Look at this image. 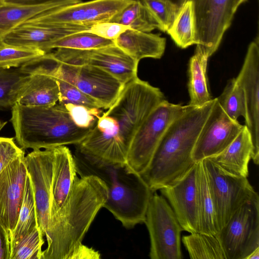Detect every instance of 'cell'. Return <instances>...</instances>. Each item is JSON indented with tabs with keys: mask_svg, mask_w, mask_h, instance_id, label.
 I'll use <instances>...</instances> for the list:
<instances>
[{
	"mask_svg": "<svg viewBox=\"0 0 259 259\" xmlns=\"http://www.w3.org/2000/svg\"><path fill=\"white\" fill-rule=\"evenodd\" d=\"M166 100L156 87L138 77L123 86L118 97L99 116L86 138L76 149L101 160L126 163L137 131L160 103Z\"/></svg>",
	"mask_w": 259,
	"mask_h": 259,
	"instance_id": "1",
	"label": "cell"
},
{
	"mask_svg": "<svg viewBox=\"0 0 259 259\" xmlns=\"http://www.w3.org/2000/svg\"><path fill=\"white\" fill-rule=\"evenodd\" d=\"M12 246L10 237L0 224V259H10Z\"/></svg>",
	"mask_w": 259,
	"mask_h": 259,
	"instance_id": "42",
	"label": "cell"
},
{
	"mask_svg": "<svg viewBox=\"0 0 259 259\" xmlns=\"http://www.w3.org/2000/svg\"><path fill=\"white\" fill-rule=\"evenodd\" d=\"M77 174L92 175L101 179L108 188L103 207L126 229L144 223L147 208L153 193L141 176L126 163L105 161L76 149L73 155Z\"/></svg>",
	"mask_w": 259,
	"mask_h": 259,
	"instance_id": "4",
	"label": "cell"
},
{
	"mask_svg": "<svg viewBox=\"0 0 259 259\" xmlns=\"http://www.w3.org/2000/svg\"><path fill=\"white\" fill-rule=\"evenodd\" d=\"M73 122L80 128H91L101 115L100 109H90L83 106L71 104L64 105Z\"/></svg>",
	"mask_w": 259,
	"mask_h": 259,
	"instance_id": "38",
	"label": "cell"
},
{
	"mask_svg": "<svg viewBox=\"0 0 259 259\" xmlns=\"http://www.w3.org/2000/svg\"><path fill=\"white\" fill-rule=\"evenodd\" d=\"M10 121L15 139L22 149H51L78 145L91 128H80L72 121L63 105L29 107L16 103L11 108Z\"/></svg>",
	"mask_w": 259,
	"mask_h": 259,
	"instance_id": "5",
	"label": "cell"
},
{
	"mask_svg": "<svg viewBox=\"0 0 259 259\" xmlns=\"http://www.w3.org/2000/svg\"><path fill=\"white\" fill-rule=\"evenodd\" d=\"M142 1V0H141ZM176 5L179 9L187 1V0H167Z\"/></svg>",
	"mask_w": 259,
	"mask_h": 259,
	"instance_id": "46",
	"label": "cell"
},
{
	"mask_svg": "<svg viewBox=\"0 0 259 259\" xmlns=\"http://www.w3.org/2000/svg\"><path fill=\"white\" fill-rule=\"evenodd\" d=\"M243 125L224 112L217 98L204 123L194 147L192 157L195 162L216 155L235 139Z\"/></svg>",
	"mask_w": 259,
	"mask_h": 259,
	"instance_id": "14",
	"label": "cell"
},
{
	"mask_svg": "<svg viewBox=\"0 0 259 259\" xmlns=\"http://www.w3.org/2000/svg\"><path fill=\"white\" fill-rule=\"evenodd\" d=\"M100 258V254L98 251L81 243L73 249L68 259Z\"/></svg>",
	"mask_w": 259,
	"mask_h": 259,
	"instance_id": "41",
	"label": "cell"
},
{
	"mask_svg": "<svg viewBox=\"0 0 259 259\" xmlns=\"http://www.w3.org/2000/svg\"><path fill=\"white\" fill-rule=\"evenodd\" d=\"M91 27L79 25H37L23 23L6 34L2 38L1 43L38 48L46 52V47L50 43L73 33L90 31Z\"/></svg>",
	"mask_w": 259,
	"mask_h": 259,
	"instance_id": "19",
	"label": "cell"
},
{
	"mask_svg": "<svg viewBox=\"0 0 259 259\" xmlns=\"http://www.w3.org/2000/svg\"><path fill=\"white\" fill-rule=\"evenodd\" d=\"M208 56L203 48L197 45L195 53L189 63L188 88L190 96L188 105L198 107L213 99L208 90L206 69Z\"/></svg>",
	"mask_w": 259,
	"mask_h": 259,
	"instance_id": "25",
	"label": "cell"
},
{
	"mask_svg": "<svg viewBox=\"0 0 259 259\" xmlns=\"http://www.w3.org/2000/svg\"><path fill=\"white\" fill-rule=\"evenodd\" d=\"M29 74L42 73L63 79L76 87L107 109L115 102L123 84L116 77L95 66L73 65L56 60L51 53L36 58L26 65Z\"/></svg>",
	"mask_w": 259,
	"mask_h": 259,
	"instance_id": "6",
	"label": "cell"
},
{
	"mask_svg": "<svg viewBox=\"0 0 259 259\" xmlns=\"http://www.w3.org/2000/svg\"><path fill=\"white\" fill-rule=\"evenodd\" d=\"M197 189L199 232L217 235L219 228L202 161L198 162Z\"/></svg>",
	"mask_w": 259,
	"mask_h": 259,
	"instance_id": "26",
	"label": "cell"
},
{
	"mask_svg": "<svg viewBox=\"0 0 259 259\" xmlns=\"http://www.w3.org/2000/svg\"><path fill=\"white\" fill-rule=\"evenodd\" d=\"M189 107L165 100L151 112L137 131L129 148L126 164L133 171L141 175L146 169L169 125Z\"/></svg>",
	"mask_w": 259,
	"mask_h": 259,
	"instance_id": "7",
	"label": "cell"
},
{
	"mask_svg": "<svg viewBox=\"0 0 259 259\" xmlns=\"http://www.w3.org/2000/svg\"><path fill=\"white\" fill-rule=\"evenodd\" d=\"M53 149L33 150L24 157L33 193L37 225L44 237L49 221Z\"/></svg>",
	"mask_w": 259,
	"mask_h": 259,
	"instance_id": "15",
	"label": "cell"
},
{
	"mask_svg": "<svg viewBox=\"0 0 259 259\" xmlns=\"http://www.w3.org/2000/svg\"><path fill=\"white\" fill-rule=\"evenodd\" d=\"M148 229L151 259H182L181 233L184 231L169 203L152 193L144 221Z\"/></svg>",
	"mask_w": 259,
	"mask_h": 259,
	"instance_id": "8",
	"label": "cell"
},
{
	"mask_svg": "<svg viewBox=\"0 0 259 259\" xmlns=\"http://www.w3.org/2000/svg\"><path fill=\"white\" fill-rule=\"evenodd\" d=\"M48 0H5V2L10 4H35L42 3Z\"/></svg>",
	"mask_w": 259,
	"mask_h": 259,
	"instance_id": "43",
	"label": "cell"
},
{
	"mask_svg": "<svg viewBox=\"0 0 259 259\" xmlns=\"http://www.w3.org/2000/svg\"><path fill=\"white\" fill-rule=\"evenodd\" d=\"M60 91L54 76L42 73L28 74L18 92L16 103L29 107H48L59 101Z\"/></svg>",
	"mask_w": 259,
	"mask_h": 259,
	"instance_id": "21",
	"label": "cell"
},
{
	"mask_svg": "<svg viewBox=\"0 0 259 259\" xmlns=\"http://www.w3.org/2000/svg\"><path fill=\"white\" fill-rule=\"evenodd\" d=\"M5 2V0H0V4L3 3Z\"/></svg>",
	"mask_w": 259,
	"mask_h": 259,
	"instance_id": "48",
	"label": "cell"
},
{
	"mask_svg": "<svg viewBox=\"0 0 259 259\" xmlns=\"http://www.w3.org/2000/svg\"><path fill=\"white\" fill-rule=\"evenodd\" d=\"M166 32L174 21L179 9L167 0H142Z\"/></svg>",
	"mask_w": 259,
	"mask_h": 259,
	"instance_id": "37",
	"label": "cell"
},
{
	"mask_svg": "<svg viewBox=\"0 0 259 259\" xmlns=\"http://www.w3.org/2000/svg\"><path fill=\"white\" fill-rule=\"evenodd\" d=\"M215 101L213 99L201 106L190 105L169 125L140 175L152 192L174 183L194 165L192 153Z\"/></svg>",
	"mask_w": 259,
	"mask_h": 259,
	"instance_id": "3",
	"label": "cell"
},
{
	"mask_svg": "<svg viewBox=\"0 0 259 259\" xmlns=\"http://www.w3.org/2000/svg\"><path fill=\"white\" fill-rule=\"evenodd\" d=\"M23 152L0 172V224L11 236L21 207L27 175Z\"/></svg>",
	"mask_w": 259,
	"mask_h": 259,
	"instance_id": "17",
	"label": "cell"
},
{
	"mask_svg": "<svg viewBox=\"0 0 259 259\" xmlns=\"http://www.w3.org/2000/svg\"><path fill=\"white\" fill-rule=\"evenodd\" d=\"M246 1L247 0H233L232 10L234 14L240 6Z\"/></svg>",
	"mask_w": 259,
	"mask_h": 259,
	"instance_id": "44",
	"label": "cell"
},
{
	"mask_svg": "<svg viewBox=\"0 0 259 259\" xmlns=\"http://www.w3.org/2000/svg\"><path fill=\"white\" fill-rule=\"evenodd\" d=\"M52 54L61 63L73 65H89L103 69L124 85L138 77L139 62L115 45L84 50L59 48Z\"/></svg>",
	"mask_w": 259,
	"mask_h": 259,
	"instance_id": "12",
	"label": "cell"
},
{
	"mask_svg": "<svg viewBox=\"0 0 259 259\" xmlns=\"http://www.w3.org/2000/svg\"><path fill=\"white\" fill-rule=\"evenodd\" d=\"M197 26V45L208 57L218 50L234 14L233 0H192Z\"/></svg>",
	"mask_w": 259,
	"mask_h": 259,
	"instance_id": "13",
	"label": "cell"
},
{
	"mask_svg": "<svg viewBox=\"0 0 259 259\" xmlns=\"http://www.w3.org/2000/svg\"><path fill=\"white\" fill-rule=\"evenodd\" d=\"M133 1H81L39 15L24 23L37 25H79L91 27L97 23L110 21Z\"/></svg>",
	"mask_w": 259,
	"mask_h": 259,
	"instance_id": "11",
	"label": "cell"
},
{
	"mask_svg": "<svg viewBox=\"0 0 259 259\" xmlns=\"http://www.w3.org/2000/svg\"><path fill=\"white\" fill-rule=\"evenodd\" d=\"M24 152L14 138L0 137V172L14 159Z\"/></svg>",
	"mask_w": 259,
	"mask_h": 259,
	"instance_id": "40",
	"label": "cell"
},
{
	"mask_svg": "<svg viewBox=\"0 0 259 259\" xmlns=\"http://www.w3.org/2000/svg\"><path fill=\"white\" fill-rule=\"evenodd\" d=\"M252 154L251 135L244 125L237 136L224 151L208 158L231 174L247 178L248 164Z\"/></svg>",
	"mask_w": 259,
	"mask_h": 259,
	"instance_id": "23",
	"label": "cell"
},
{
	"mask_svg": "<svg viewBox=\"0 0 259 259\" xmlns=\"http://www.w3.org/2000/svg\"><path fill=\"white\" fill-rule=\"evenodd\" d=\"M217 236L226 259H246L259 248V196L240 206Z\"/></svg>",
	"mask_w": 259,
	"mask_h": 259,
	"instance_id": "10",
	"label": "cell"
},
{
	"mask_svg": "<svg viewBox=\"0 0 259 259\" xmlns=\"http://www.w3.org/2000/svg\"><path fill=\"white\" fill-rule=\"evenodd\" d=\"M217 100L227 115L234 120L246 116V103L243 90L236 78L230 79Z\"/></svg>",
	"mask_w": 259,
	"mask_h": 259,
	"instance_id": "32",
	"label": "cell"
},
{
	"mask_svg": "<svg viewBox=\"0 0 259 259\" xmlns=\"http://www.w3.org/2000/svg\"><path fill=\"white\" fill-rule=\"evenodd\" d=\"M129 26L110 21L97 23L91 26L89 31L103 38L114 40Z\"/></svg>",
	"mask_w": 259,
	"mask_h": 259,
	"instance_id": "39",
	"label": "cell"
},
{
	"mask_svg": "<svg viewBox=\"0 0 259 259\" xmlns=\"http://www.w3.org/2000/svg\"><path fill=\"white\" fill-rule=\"evenodd\" d=\"M166 32L179 48L185 49L197 45L196 20L192 0H187L180 7Z\"/></svg>",
	"mask_w": 259,
	"mask_h": 259,
	"instance_id": "27",
	"label": "cell"
},
{
	"mask_svg": "<svg viewBox=\"0 0 259 259\" xmlns=\"http://www.w3.org/2000/svg\"><path fill=\"white\" fill-rule=\"evenodd\" d=\"M81 1L48 0L35 4H0V44L6 34L31 18Z\"/></svg>",
	"mask_w": 259,
	"mask_h": 259,
	"instance_id": "22",
	"label": "cell"
},
{
	"mask_svg": "<svg viewBox=\"0 0 259 259\" xmlns=\"http://www.w3.org/2000/svg\"><path fill=\"white\" fill-rule=\"evenodd\" d=\"M53 171L50 215L55 214L67 200L77 177L73 155L66 146L53 149Z\"/></svg>",
	"mask_w": 259,
	"mask_h": 259,
	"instance_id": "20",
	"label": "cell"
},
{
	"mask_svg": "<svg viewBox=\"0 0 259 259\" xmlns=\"http://www.w3.org/2000/svg\"><path fill=\"white\" fill-rule=\"evenodd\" d=\"M198 162L181 178L159 190L173 209L184 231L199 232Z\"/></svg>",
	"mask_w": 259,
	"mask_h": 259,
	"instance_id": "18",
	"label": "cell"
},
{
	"mask_svg": "<svg viewBox=\"0 0 259 259\" xmlns=\"http://www.w3.org/2000/svg\"><path fill=\"white\" fill-rule=\"evenodd\" d=\"M245 96L246 113L245 125L252 139L251 159L259 163V45L257 37L248 46L242 68L236 78Z\"/></svg>",
	"mask_w": 259,
	"mask_h": 259,
	"instance_id": "16",
	"label": "cell"
},
{
	"mask_svg": "<svg viewBox=\"0 0 259 259\" xmlns=\"http://www.w3.org/2000/svg\"><path fill=\"white\" fill-rule=\"evenodd\" d=\"M205 170L220 230L244 203L258 196L247 178L231 174L207 158Z\"/></svg>",
	"mask_w": 259,
	"mask_h": 259,
	"instance_id": "9",
	"label": "cell"
},
{
	"mask_svg": "<svg viewBox=\"0 0 259 259\" xmlns=\"http://www.w3.org/2000/svg\"><path fill=\"white\" fill-rule=\"evenodd\" d=\"M40 49L0 44V68L18 67L45 55Z\"/></svg>",
	"mask_w": 259,
	"mask_h": 259,
	"instance_id": "34",
	"label": "cell"
},
{
	"mask_svg": "<svg viewBox=\"0 0 259 259\" xmlns=\"http://www.w3.org/2000/svg\"><path fill=\"white\" fill-rule=\"evenodd\" d=\"M27 75L20 68H0V109H11L16 103L18 92Z\"/></svg>",
	"mask_w": 259,
	"mask_h": 259,
	"instance_id": "33",
	"label": "cell"
},
{
	"mask_svg": "<svg viewBox=\"0 0 259 259\" xmlns=\"http://www.w3.org/2000/svg\"><path fill=\"white\" fill-rule=\"evenodd\" d=\"M246 259H259V248L252 251Z\"/></svg>",
	"mask_w": 259,
	"mask_h": 259,
	"instance_id": "45",
	"label": "cell"
},
{
	"mask_svg": "<svg viewBox=\"0 0 259 259\" xmlns=\"http://www.w3.org/2000/svg\"><path fill=\"white\" fill-rule=\"evenodd\" d=\"M145 32L155 29L163 31L161 25L141 0H134L110 21Z\"/></svg>",
	"mask_w": 259,
	"mask_h": 259,
	"instance_id": "28",
	"label": "cell"
},
{
	"mask_svg": "<svg viewBox=\"0 0 259 259\" xmlns=\"http://www.w3.org/2000/svg\"><path fill=\"white\" fill-rule=\"evenodd\" d=\"M36 226L38 225L33 193L27 173L17 222L11 236L12 251L13 246Z\"/></svg>",
	"mask_w": 259,
	"mask_h": 259,
	"instance_id": "30",
	"label": "cell"
},
{
	"mask_svg": "<svg viewBox=\"0 0 259 259\" xmlns=\"http://www.w3.org/2000/svg\"><path fill=\"white\" fill-rule=\"evenodd\" d=\"M7 122L6 121H3L0 120V132L2 131V130L4 128V127L6 124Z\"/></svg>",
	"mask_w": 259,
	"mask_h": 259,
	"instance_id": "47",
	"label": "cell"
},
{
	"mask_svg": "<svg viewBox=\"0 0 259 259\" xmlns=\"http://www.w3.org/2000/svg\"><path fill=\"white\" fill-rule=\"evenodd\" d=\"M44 237L38 226H35L13 246L10 259H42Z\"/></svg>",
	"mask_w": 259,
	"mask_h": 259,
	"instance_id": "35",
	"label": "cell"
},
{
	"mask_svg": "<svg viewBox=\"0 0 259 259\" xmlns=\"http://www.w3.org/2000/svg\"><path fill=\"white\" fill-rule=\"evenodd\" d=\"M58 81L60 98L59 103L62 105L71 104L83 106L90 109H101V105L93 98L68 82L56 78Z\"/></svg>",
	"mask_w": 259,
	"mask_h": 259,
	"instance_id": "36",
	"label": "cell"
},
{
	"mask_svg": "<svg viewBox=\"0 0 259 259\" xmlns=\"http://www.w3.org/2000/svg\"><path fill=\"white\" fill-rule=\"evenodd\" d=\"M115 45L139 61L145 58L160 59L166 47V39L158 34L128 28L114 40Z\"/></svg>",
	"mask_w": 259,
	"mask_h": 259,
	"instance_id": "24",
	"label": "cell"
},
{
	"mask_svg": "<svg viewBox=\"0 0 259 259\" xmlns=\"http://www.w3.org/2000/svg\"><path fill=\"white\" fill-rule=\"evenodd\" d=\"M115 45L113 40L100 37L89 31H82L65 35L50 43L46 53L54 49L92 50Z\"/></svg>",
	"mask_w": 259,
	"mask_h": 259,
	"instance_id": "31",
	"label": "cell"
},
{
	"mask_svg": "<svg viewBox=\"0 0 259 259\" xmlns=\"http://www.w3.org/2000/svg\"><path fill=\"white\" fill-rule=\"evenodd\" d=\"M108 197L104 182L96 176L76 179L67 200L49 218L42 259H68L82 241Z\"/></svg>",
	"mask_w": 259,
	"mask_h": 259,
	"instance_id": "2",
	"label": "cell"
},
{
	"mask_svg": "<svg viewBox=\"0 0 259 259\" xmlns=\"http://www.w3.org/2000/svg\"><path fill=\"white\" fill-rule=\"evenodd\" d=\"M182 241L190 258L226 259L217 235L197 232L184 236Z\"/></svg>",
	"mask_w": 259,
	"mask_h": 259,
	"instance_id": "29",
	"label": "cell"
}]
</instances>
